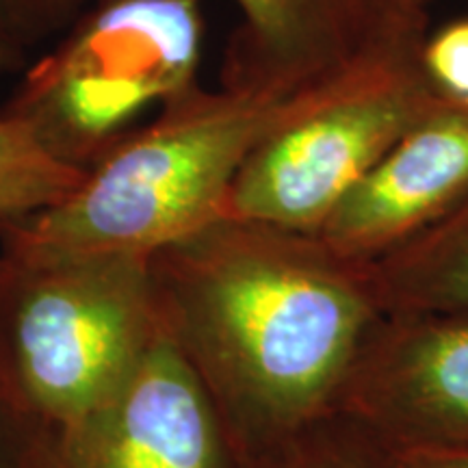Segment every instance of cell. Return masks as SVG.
I'll list each match as a JSON object with an SVG mask.
<instances>
[{
  "mask_svg": "<svg viewBox=\"0 0 468 468\" xmlns=\"http://www.w3.org/2000/svg\"><path fill=\"white\" fill-rule=\"evenodd\" d=\"M152 269L165 324L243 462L341 412L384 317L368 262L317 234L218 218Z\"/></svg>",
  "mask_w": 468,
  "mask_h": 468,
  "instance_id": "6da1fadb",
  "label": "cell"
},
{
  "mask_svg": "<svg viewBox=\"0 0 468 468\" xmlns=\"http://www.w3.org/2000/svg\"><path fill=\"white\" fill-rule=\"evenodd\" d=\"M325 83L302 91L228 80L218 90L193 85L120 139L68 197L3 221L11 259H152L224 215L251 150Z\"/></svg>",
  "mask_w": 468,
  "mask_h": 468,
  "instance_id": "7a4b0ae2",
  "label": "cell"
},
{
  "mask_svg": "<svg viewBox=\"0 0 468 468\" xmlns=\"http://www.w3.org/2000/svg\"><path fill=\"white\" fill-rule=\"evenodd\" d=\"M202 37L200 0H91L0 115L52 159L87 172L150 107L197 85Z\"/></svg>",
  "mask_w": 468,
  "mask_h": 468,
  "instance_id": "3957f363",
  "label": "cell"
},
{
  "mask_svg": "<svg viewBox=\"0 0 468 468\" xmlns=\"http://www.w3.org/2000/svg\"><path fill=\"white\" fill-rule=\"evenodd\" d=\"M420 48L371 57L327 80L251 150L221 218L317 234L403 134L444 101L420 68Z\"/></svg>",
  "mask_w": 468,
  "mask_h": 468,
  "instance_id": "277c9868",
  "label": "cell"
},
{
  "mask_svg": "<svg viewBox=\"0 0 468 468\" xmlns=\"http://www.w3.org/2000/svg\"><path fill=\"white\" fill-rule=\"evenodd\" d=\"M16 341L33 395L63 419L109 408L161 308L148 256L11 259Z\"/></svg>",
  "mask_w": 468,
  "mask_h": 468,
  "instance_id": "5b68a950",
  "label": "cell"
},
{
  "mask_svg": "<svg viewBox=\"0 0 468 468\" xmlns=\"http://www.w3.org/2000/svg\"><path fill=\"white\" fill-rule=\"evenodd\" d=\"M341 412L386 444L468 447V314H384L356 360Z\"/></svg>",
  "mask_w": 468,
  "mask_h": 468,
  "instance_id": "8992f818",
  "label": "cell"
},
{
  "mask_svg": "<svg viewBox=\"0 0 468 468\" xmlns=\"http://www.w3.org/2000/svg\"><path fill=\"white\" fill-rule=\"evenodd\" d=\"M241 27L221 80L302 91L367 58L423 44L427 9L410 0H232Z\"/></svg>",
  "mask_w": 468,
  "mask_h": 468,
  "instance_id": "52a82bcc",
  "label": "cell"
},
{
  "mask_svg": "<svg viewBox=\"0 0 468 468\" xmlns=\"http://www.w3.org/2000/svg\"><path fill=\"white\" fill-rule=\"evenodd\" d=\"M468 196V101L444 98L338 204L317 237L371 262Z\"/></svg>",
  "mask_w": 468,
  "mask_h": 468,
  "instance_id": "ba28073f",
  "label": "cell"
},
{
  "mask_svg": "<svg viewBox=\"0 0 468 468\" xmlns=\"http://www.w3.org/2000/svg\"><path fill=\"white\" fill-rule=\"evenodd\" d=\"M207 386L172 332L152 338L109 403L98 468H232Z\"/></svg>",
  "mask_w": 468,
  "mask_h": 468,
  "instance_id": "9c48e42d",
  "label": "cell"
},
{
  "mask_svg": "<svg viewBox=\"0 0 468 468\" xmlns=\"http://www.w3.org/2000/svg\"><path fill=\"white\" fill-rule=\"evenodd\" d=\"M368 267L384 314H468V196Z\"/></svg>",
  "mask_w": 468,
  "mask_h": 468,
  "instance_id": "30bf717a",
  "label": "cell"
},
{
  "mask_svg": "<svg viewBox=\"0 0 468 468\" xmlns=\"http://www.w3.org/2000/svg\"><path fill=\"white\" fill-rule=\"evenodd\" d=\"M27 58L0 44V72ZM85 172L52 159L17 122L0 115V221L28 218L55 207L80 185Z\"/></svg>",
  "mask_w": 468,
  "mask_h": 468,
  "instance_id": "8fae6325",
  "label": "cell"
},
{
  "mask_svg": "<svg viewBox=\"0 0 468 468\" xmlns=\"http://www.w3.org/2000/svg\"><path fill=\"white\" fill-rule=\"evenodd\" d=\"M243 468H388V447L358 420L336 412L243 462Z\"/></svg>",
  "mask_w": 468,
  "mask_h": 468,
  "instance_id": "7c38bea8",
  "label": "cell"
},
{
  "mask_svg": "<svg viewBox=\"0 0 468 468\" xmlns=\"http://www.w3.org/2000/svg\"><path fill=\"white\" fill-rule=\"evenodd\" d=\"M91 0H0V44L25 57L57 39Z\"/></svg>",
  "mask_w": 468,
  "mask_h": 468,
  "instance_id": "4fadbf2b",
  "label": "cell"
},
{
  "mask_svg": "<svg viewBox=\"0 0 468 468\" xmlns=\"http://www.w3.org/2000/svg\"><path fill=\"white\" fill-rule=\"evenodd\" d=\"M420 68L438 96L468 101V17L425 37Z\"/></svg>",
  "mask_w": 468,
  "mask_h": 468,
  "instance_id": "5bb4252c",
  "label": "cell"
},
{
  "mask_svg": "<svg viewBox=\"0 0 468 468\" xmlns=\"http://www.w3.org/2000/svg\"><path fill=\"white\" fill-rule=\"evenodd\" d=\"M388 468H468L464 444H386Z\"/></svg>",
  "mask_w": 468,
  "mask_h": 468,
  "instance_id": "9a60e30c",
  "label": "cell"
},
{
  "mask_svg": "<svg viewBox=\"0 0 468 468\" xmlns=\"http://www.w3.org/2000/svg\"><path fill=\"white\" fill-rule=\"evenodd\" d=\"M410 3L417 5V7H423V9H427V5H430L431 0H410Z\"/></svg>",
  "mask_w": 468,
  "mask_h": 468,
  "instance_id": "2e32d148",
  "label": "cell"
}]
</instances>
